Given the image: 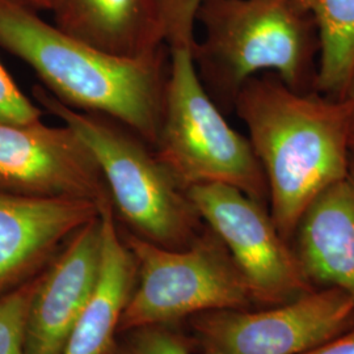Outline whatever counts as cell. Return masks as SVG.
<instances>
[{
    "mask_svg": "<svg viewBox=\"0 0 354 354\" xmlns=\"http://www.w3.org/2000/svg\"><path fill=\"white\" fill-rule=\"evenodd\" d=\"M232 108L264 171L270 216L289 241L310 203L351 174L346 109L340 99L290 88L274 74L247 80Z\"/></svg>",
    "mask_w": 354,
    "mask_h": 354,
    "instance_id": "cell-1",
    "label": "cell"
},
{
    "mask_svg": "<svg viewBox=\"0 0 354 354\" xmlns=\"http://www.w3.org/2000/svg\"><path fill=\"white\" fill-rule=\"evenodd\" d=\"M0 48L26 62L64 105L102 114L155 145L169 49L129 59L99 50L45 21L17 0H0Z\"/></svg>",
    "mask_w": 354,
    "mask_h": 354,
    "instance_id": "cell-2",
    "label": "cell"
},
{
    "mask_svg": "<svg viewBox=\"0 0 354 354\" xmlns=\"http://www.w3.org/2000/svg\"><path fill=\"white\" fill-rule=\"evenodd\" d=\"M197 26L192 55L216 105L232 108L241 86L266 71L298 91L311 82L317 26L299 0H203Z\"/></svg>",
    "mask_w": 354,
    "mask_h": 354,
    "instance_id": "cell-3",
    "label": "cell"
},
{
    "mask_svg": "<svg viewBox=\"0 0 354 354\" xmlns=\"http://www.w3.org/2000/svg\"><path fill=\"white\" fill-rule=\"evenodd\" d=\"M42 111L76 131L102 171L114 218L143 241L181 250L205 225L183 189L138 133L102 114L76 111L58 102L42 86L33 88Z\"/></svg>",
    "mask_w": 354,
    "mask_h": 354,
    "instance_id": "cell-4",
    "label": "cell"
},
{
    "mask_svg": "<svg viewBox=\"0 0 354 354\" xmlns=\"http://www.w3.org/2000/svg\"><path fill=\"white\" fill-rule=\"evenodd\" d=\"M153 150L185 192L200 184H226L260 203L268 198L266 175L251 142L226 121L205 88L188 48L169 50Z\"/></svg>",
    "mask_w": 354,
    "mask_h": 354,
    "instance_id": "cell-5",
    "label": "cell"
},
{
    "mask_svg": "<svg viewBox=\"0 0 354 354\" xmlns=\"http://www.w3.org/2000/svg\"><path fill=\"white\" fill-rule=\"evenodd\" d=\"M118 228L137 263V282L121 315L120 333L252 304L238 266L207 226L181 250L159 247Z\"/></svg>",
    "mask_w": 354,
    "mask_h": 354,
    "instance_id": "cell-6",
    "label": "cell"
},
{
    "mask_svg": "<svg viewBox=\"0 0 354 354\" xmlns=\"http://www.w3.org/2000/svg\"><path fill=\"white\" fill-rule=\"evenodd\" d=\"M189 323L203 354H301L353 327L354 299L326 288L264 311L213 310Z\"/></svg>",
    "mask_w": 354,
    "mask_h": 354,
    "instance_id": "cell-7",
    "label": "cell"
},
{
    "mask_svg": "<svg viewBox=\"0 0 354 354\" xmlns=\"http://www.w3.org/2000/svg\"><path fill=\"white\" fill-rule=\"evenodd\" d=\"M187 194L203 223L227 248L253 302L277 306L311 290L297 254L264 203L226 184L194 185Z\"/></svg>",
    "mask_w": 354,
    "mask_h": 354,
    "instance_id": "cell-8",
    "label": "cell"
},
{
    "mask_svg": "<svg viewBox=\"0 0 354 354\" xmlns=\"http://www.w3.org/2000/svg\"><path fill=\"white\" fill-rule=\"evenodd\" d=\"M0 192L112 206L99 165L73 129L0 121Z\"/></svg>",
    "mask_w": 354,
    "mask_h": 354,
    "instance_id": "cell-9",
    "label": "cell"
},
{
    "mask_svg": "<svg viewBox=\"0 0 354 354\" xmlns=\"http://www.w3.org/2000/svg\"><path fill=\"white\" fill-rule=\"evenodd\" d=\"M102 215L75 232L41 272L26 320L24 354H62L96 288L102 264Z\"/></svg>",
    "mask_w": 354,
    "mask_h": 354,
    "instance_id": "cell-10",
    "label": "cell"
},
{
    "mask_svg": "<svg viewBox=\"0 0 354 354\" xmlns=\"http://www.w3.org/2000/svg\"><path fill=\"white\" fill-rule=\"evenodd\" d=\"M100 210L88 200L0 192V295L38 274Z\"/></svg>",
    "mask_w": 354,
    "mask_h": 354,
    "instance_id": "cell-11",
    "label": "cell"
},
{
    "mask_svg": "<svg viewBox=\"0 0 354 354\" xmlns=\"http://www.w3.org/2000/svg\"><path fill=\"white\" fill-rule=\"evenodd\" d=\"M54 26L99 50L137 59L167 46L159 0H57Z\"/></svg>",
    "mask_w": 354,
    "mask_h": 354,
    "instance_id": "cell-12",
    "label": "cell"
},
{
    "mask_svg": "<svg viewBox=\"0 0 354 354\" xmlns=\"http://www.w3.org/2000/svg\"><path fill=\"white\" fill-rule=\"evenodd\" d=\"M294 252L308 281L354 299V176L330 185L306 209L294 231Z\"/></svg>",
    "mask_w": 354,
    "mask_h": 354,
    "instance_id": "cell-13",
    "label": "cell"
},
{
    "mask_svg": "<svg viewBox=\"0 0 354 354\" xmlns=\"http://www.w3.org/2000/svg\"><path fill=\"white\" fill-rule=\"evenodd\" d=\"M102 264L93 294L71 330L62 354H111L120 320L137 282V263L120 234L112 206L100 210Z\"/></svg>",
    "mask_w": 354,
    "mask_h": 354,
    "instance_id": "cell-14",
    "label": "cell"
},
{
    "mask_svg": "<svg viewBox=\"0 0 354 354\" xmlns=\"http://www.w3.org/2000/svg\"><path fill=\"white\" fill-rule=\"evenodd\" d=\"M317 26V91L340 99L354 68V0H299Z\"/></svg>",
    "mask_w": 354,
    "mask_h": 354,
    "instance_id": "cell-15",
    "label": "cell"
},
{
    "mask_svg": "<svg viewBox=\"0 0 354 354\" xmlns=\"http://www.w3.org/2000/svg\"><path fill=\"white\" fill-rule=\"evenodd\" d=\"M41 272L0 295V354H24L26 320Z\"/></svg>",
    "mask_w": 354,
    "mask_h": 354,
    "instance_id": "cell-16",
    "label": "cell"
},
{
    "mask_svg": "<svg viewBox=\"0 0 354 354\" xmlns=\"http://www.w3.org/2000/svg\"><path fill=\"white\" fill-rule=\"evenodd\" d=\"M111 354H192L174 326H150L118 335Z\"/></svg>",
    "mask_w": 354,
    "mask_h": 354,
    "instance_id": "cell-17",
    "label": "cell"
},
{
    "mask_svg": "<svg viewBox=\"0 0 354 354\" xmlns=\"http://www.w3.org/2000/svg\"><path fill=\"white\" fill-rule=\"evenodd\" d=\"M203 0H159L169 50L193 48L196 42L197 12Z\"/></svg>",
    "mask_w": 354,
    "mask_h": 354,
    "instance_id": "cell-18",
    "label": "cell"
},
{
    "mask_svg": "<svg viewBox=\"0 0 354 354\" xmlns=\"http://www.w3.org/2000/svg\"><path fill=\"white\" fill-rule=\"evenodd\" d=\"M41 117L42 109L26 97L0 64V121L24 124L41 120Z\"/></svg>",
    "mask_w": 354,
    "mask_h": 354,
    "instance_id": "cell-19",
    "label": "cell"
},
{
    "mask_svg": "<svg viewBox=\"0 0 354 354\" xmlns=\"http://www.w3.org/2000/svg\"><path fill=\"white\" fill-rule=\"evenodd\" d=\"M301 354H354V326L342 335Z\"/></svg>",
    "mask_w": 354,
    "mask_h": 354,
    "instance_id": "cell-20",
    "label": "cell"
},
{
    "mask_svg": "<svg viewBox=\"0 0 354 354\" xmlns=\"http://www.w3.org/2000/svg\"><path fill=\"white\" fill-rule=\"evenodd\" d=\"M340 100H342L345 109H346L351 127H352V131L354 134V68L352 71V75L349 77V82H348L346 87H345L342 96H340Z\"/></svg>",
    "mask_w": 354,
    "mask_h": 354,
    "instance_id": "cell-21",
    "label": "cell"
},
{
    "mask_svg": "<svg viewBox=\"0 0 354 354\" xmlns=\"http://www.w3.org/2000/svg\"><path fill=\"white\" fill-rule=\"evenodd\" d=\"M35 11H50L57 0H17Z\"/></svg>",
    "mask_w": 354,
    "mask_h": 354,
    "instance_id": "cell-22",
    "label": "cell"
},
{
    "mask_svg": "<svg viewBox=\"0 0 354 354\" xmlns=\"http://www.w3.org/2000/svg\"><path fill=\"white\" fill-rule=\"evenodd\" d=\"M351 174L354 176V134L351 140Z\"/></svg>",
    "mask_w": 354,
    "mask_h": 354,
    "instance_id": "cell-23",
    "label": "cell"
}]
</instances>
